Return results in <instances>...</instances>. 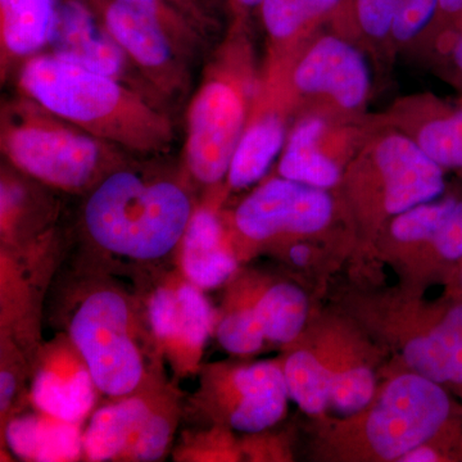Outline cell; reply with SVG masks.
Instances as JSON below:
<instances>
[{
	"label": "cell",
	"mask_w": 462,
	"mask_h": 462,
	"mask_svg": "<svg viewBox=\"0 0 462 462\" xmlns=\"http://www.w3.org/2000/svg\"><path fill=\"white\" fill-rule=\"evenodd\" d=\"M18 90L51 114L130 153H165L175 139L171 117L157 100L48 51L21 65Z\"/></svg>",
	"instance_id": "cell-1"
},
{
	"label": "cell",
	"mask_w": 462,
	"mask_h": 462,
	"mask_svg": "<svg viewBox=\"0 0 462 462\" xmlns=\"http://www.w3.org/2000/svg\"><path fill=\"white\" fill-rule=\"evenodd\" d=\"M193 214V202L180 182L123 166L91 191L84 223L105 251L154 261L182 242Z\"/></svg>",
	"instance_id": "cell-2"
},
{
	"label": "cell",
	"mask_w": 462,
	"mask_h": 462,
	"mask_svg": "<svg viewBox=\"0 0 462 462\" xmlns=\"http://www.w3.org/2000/svg\"><path fill=\"white\" fill-rule=\"evenodd\" d=\"M243 33V23H233L229 35L207 63L188 107L184 163L199 184L216 185L226 178L260 93Z\"/></svg>",
	"instance_id": "cell-3"
},
{
	"label": "cell",
	"mask_w": 462,
	"mask_h": 462,
	"mask_svg": "<svg viewBox=\"0 0 462 462\" xmlns=\"http://www.w3.org/2000/svg\"><path fill=\"white\" fill-rule=\"evenodd\" d=\"M0 135L12 165L58 189H87L125 166L123 149L23 96L3 107Z\"/></svg>",
	"instance_id": "cell-4"
},
{
	"label": "cell",
	"mask_w": 462,
	"mask_h": 462,
	"mask_svg": "<svg viewBox=\"0 0 462 462\" xmlns=\"http://www.w3.org/2000/svg\"><path fill=\"white\" fill-rule=\"evenodd\" d=\"M165 102L189 87L206 33L171 0H83Z\"/></svg>",
	"instance_id": "cell-5"
},
{
	"label": "cell",
	"mask_w": 462,
	"mask_h": 462,
	"mask_svg": "<svg viewBox=\"0 0 462 462\" xmlns=\"http://www.w3.org/2000/svg\"><path fill=\"white\" fill-rule=\"evenodd\" d=\"M69 336L102 393L123 397L138 388L144 370L120 294L99 291L88 297L72 318Z\"/></svg>",
	"instance_id": "cell-6"
},
{
	"label": "cell",
	"mask_w": 462,
	"mask_h": 462,
	"mask_svg": "<svg viewBox=\"0 0 462 462\" xmlns=\"http://www.w3.org/2000/svg\"><path fill=\"white\" fill-rule=\"evenodd\" d=\"M370 88L372 76L364 54L340 36L324 35L291 58L279 78L260 91L275 100L296 93L355 112L366 103Z\"/></svg>",
	"instance_id": "cell-7"
},
{
	"label": "cell",
	"mask_w": 462,
	"mask_h": 462,
	"mask_svg": "<svg viewBox=\"0 0 462 462\" xmlns=\"http://www.w3.org/2000/svg\"><path fill=\"white\" fill-rule=\"evenodd\" d=\"M449 410L448 396L438 383L419 374L398 376L370 413L367 439L380 457L402 458L436 436Z\"/></svg>",
	"instance_id": "cell-8"
},
{
	"label": "cell",
	"mask_w": 462,
	"mask_h": 462,
	"mask_svg": "<svg viewBox=\"0 0 462 462\" xmlns=\"http://www.w3.org/2000/svg\"><path fill=\"white\" fill-rule=\"evenodd\" d=\"M333 209L327 190L281 176L249 194L234 221L245 238L263 242L282 234L318 233L330 223Z\"/></svg>",
	"instance_id": "cell-9"
},
{
	"label": "cell",
	"mask_w": 462,
	"mask_h": 462,
	"mask_svg": "<svg viewBox=\"0 0 462 462\" xmlns=\"http://www.w3.org/2000/svg\"><path fill=\"white\" fill-rule=\"evenodd\" d=\"M45 51L90 71L111 76L163 103L83 0H60L56 32Z\"/></svg>",
	"instance_id": "cell-10"
},
{
	"label": "cell",
	"mask_w": 462,
	"mask_h": 462,
	"mask_svg": "<svg viewBox=\"0 0 462 462\" xmlns=\"http://www.w3.org/2000/svg\"><path fill=\"white\" fill-rule=\"evenodd\" d=\"M365 149L382 182L383 207L387 214H402L436 200L445 191L442 167L428 157L409 134H384Z\"/></svg>",
	"instance_id": "cell-11"
},
{
	"label": "cell",
	"mask_w": 462,
	"mask_h": 462,
	"mask_svg": "<svg viewBox=\"0 0 462 462\" xmlns=\"http://www.w3.org/2000/svg\"><path fill=\"white\" fill-rule=\"evenodd\" d=\"M288 132L284 108L258 94L247 126L240 136L227 171V184L245 189L266 175L273 161L281 157Z\"/></svg>",
	"instance_id": "cell-12"
},
{
	"label": "cell",
	"mask_w": 462,
	"mask_h": 462,
	"mask_svg": "<svg viewBox=\"0 0 462 462\" xmlns=\"http://www.w3.org/2000/svg\"><path fill=\"white\" fill-rule=\"evenodd\" d=\"M60 0H0L2 75L42 53L56 32Z\"/></svg>",
	"instance_id": "cell-13"
},
{
	"label": "cell",
	"mask_w": 462,
	"mask_h": 462,
	"mask_svg": "<svg viewBox=\"0 0 462 462\" xmlns=\"http://www.w3.org/2000/svg\"><path fill=\"white\" fill-rule=\"evenodd\" d=\"M343 0H263L258 12L270 42V62L263 84L281 75L297 44L315 23L333 14Z\"/></svg>",
	"instance_id": "cell-14"
},
{
	"label": "cell",
	"mask_w": 462,
	"mask_h": 462,
	"mask_svg": "<svg viewBox=\"0 0 462 462\" xmlns=\"http://www.w3.org/2000/svg\"><path fill=\"white\" fill-rule=\"evenodd\" d=\"M240 400L230 415L234 430L258 433L276 424L287 409L289 397L284 372L270 363L243 367L234 374Z\"/></svg>",
	"instance_id": "cell-15"
},
{
	"label": "cell",
	"mask_w": 462,
	"mask_h": 462,
	"mask_svg": "<svg viewBox=\"0 0 462 462\" xmlns=\"http://www.w3.org/2000/svg\"><path fill=\"white\" fill-rule=\"evenodd\" d=\"M328 129L329 125L324 116L309 115L300 118L288 133L279 160V175L319 189L336 187L340 180L338 163L321 147Z\"/></svg>",
	"instance_id": "cell-16"
},
{
	"label": "cell",
	"mask_w": 462,
	"mask_h": 462,
	"mask_svg": "<svg viewBox=\"0 0 462 462\" xmlns=\"http://www.w3.org/2000/svg\"><path fill=\"white\" fill-rule=\"evenodd\" d=\"M182 267L199 288L223 284L236 272V258L223 247V226L214 211H194L182 238Z\"/></svg>",
	"instance_id": "cell-17"
},
{
	"label": "cell",
	"mask_w": 462,
	"mask_h": 462,
	"mask_svg": "<svg viewBox=\"0 0 462 462\" xmlns=\"http://www.w3.org/2000/svg\"><path fill=\"white\" fill-rule=\"evenodd\" d=\"M403 356L419 375L438 384L462 385V305L454 307L428 336L409 342Z\"/></svg>",
	"instance_id": "cell-18"
},
{
	"label": "cell",
	"mask_w": 462,
	"mask_h": 462,
	"mask_svg": "<svg viewBox=\"0 0 462 462\" xmlns=\"http://www.w3.org/2000/svg\"><path fill=\"white\" fill-rule=\"evenodd\" d=\"M5 439L14 455L30 461H72L84 449L83 437L75 422L48 415L14 419L8 424Z\"/></svg>",
	"instance_id": "cell-19"
},
{
	"label": "cell",
	"mask_w": 462,
	"mask_h": 462,
	"mask_svg": "<svg viewBox=\"0 0 462 462\" xmlns=\"http://www.w3.org/2000/svg\"><path fill=\"white\" fill-rule=\"evenodd\" d=\"M94 388L87 366L51 365L33 380L32 401L44 415L76 424L93 406Z\"/></svg>",
	"instance_id": "cell-20"
},
{
	"label": "cell",
	"mask_w": 462,
	"mask_h": 462,
	"mask_svg": "<svg viewBox=\"0 0 462 462\" xmlns=\"http://www.w3.org/2000/svg\"><path fill=\"white\" fill-rule=\"evenodd\" d=\"M151 409L141 398H126L94 413L83 436L85 454L90 461L114 460L125 455Z\"/></svg>",
	"instance_id": "cell-21"
},
{
	"label": "cell",
	"mask_w": 462,
	"mask_h": 462,
	"mask_svg": "<svg viewBox=\"0 0 462 462\" xmlns=\"http://www.w3.org/2000/svg\"><path fill=\"white\" fill-rule=\"evenodd\" d=\"M430 106L411 136L437 165L462 172V106Z\"/></svg>",
	"instance_id": "cell-22"
},
{
	"label": "cell",
	"mask_w": 462,
	"mask_h": 462,
	"mask_svg": "<svg viewBox=\"0 0 462 462\" xmlns=\"http://www.w3.org/2000/svg\"><path fill=\"white\" fill-rule=\"evenodd\" d=\"M307 297L302 289L291 284L273 285L258 300L256 314L266 339L289 343L296 339L307 319Z\"/></svg>",
	"instance_id": "cell-23"
},
{
	"label": "cell",
	"mask_w": 462,
	"mask_h": 462,
	"mask_svg": "<svg viewBox=\"0 0 462 462\" xmlns=\"http://www.w3.org/2000/svg\"><path fill=\"white\" fill-rule=\"evenodd\" d=\"M284 378L289 397L293 398L303 411L319 415L329 407L334 374L314 355L294 352L285 363Z\"/></svg>",
	"instance_id": "cell-24"
},
{
	"label": "cell",
	"mask_w": 462,
	"mask_h": 462,
	"mask_svg": "<svg viewBox=\"0 0 462 462\" xmlns=\"http://www.w3.org/2000/svg\"><path fill=\"white\" fill-rule=\"evenodd\" d=\"M175 325L170 345L199 351L205 345L212 328L211 307L197 285L184 284L176 289Z\"/></svg>",
	"instance_id": "cell-25"
},
{
	"label": "cell",
	"mask_w": 462,
	"mask_h": 462,
	"mask_svg": "<svg viewBox=\"0 0 462 462\" xmlns=\"http://www.w3.org/2000/svg\"><path fill=\"white\" fill-rule=\"evenodd\" d=\"M455 199L422 203L394 217L391 225L392 236L403 243L427 242L433 240L447 216L454 208Z\"/></svg>",
	"instance_id": "cell-26"
},
{
	"label": "cell",
	"mask_w": 462,
	"mask_h": 462,
	"mask_svg": "<svg viewBox=\"0 0 462 462\" xmlns=\"http://www.w3.org/2000/svg\"><path fill=\"white\" fill-rule=\"evenodd\" d=\"M375 379L366 367L336 374L331 385L329 407L342 416L360 412L374 396Z\"/></svg>",
	"instance_id": "cell-27"
},
{
	"label": "cell",
	"mask_w": 462,
	"mask_h": 462,
	"mask_svg": "<svg viewBox=\"0 0 462 462\" xmlns=\"http://www.w3.org/2000/svg\"><path fill=\"white\" fill-rule=\"evenodd\" d=\"M217 338L230 354L251 355L263 346L266 337L254 310H245L234 312L221 321Z\"/></svg>",
	"instance_id": "cell-28"
},
{
	"label": "cell",
	"mask_w": 462,
	"mask_h": 462,
	"mask_svg": "<svg viewBox=\"0 0 462 462\" xmlns=\"http://www.w3.org/2000/svg\"><path fill=\"white\" fill-rule=\"evenodd\" d=\"M171 436V425L165 416L151 413L139 428L124 457L132 461H156L165 454Z\"/></svg>",
	"instance_id": "cell-29"
},
{
	"label": "cell",
	"mask_w": 462,
	"mask_h": 462,
	"mask_svg": "<svg viewBox=\"0 0 462 462\" xmlns=\"http://www.w3.org/2000/svg\"><path fill=\"white\" fill-rule=\"evenodd\" d=\"M438 5V0H402L392 25L391 38L400 44L413 41L436 20Z\"/></svg>",
	"instance_id": "cell-30"
},
{
	"label": "cell",
	"mask_w": 462,
	"mask_h": 462,
	"mask_svg": "<svg viewBox=\"0 0 462 462\" xmlns=\"http://www.w3.org/2000/svg\"><path fill=\"white\" fill-rule=\"evenodd\" d=\"M401 2L402 0H355V17L361 32L374 41L391 36Z\"/></svg>",
	"instance_id": "cell-31"
},
{
	"label": "cell",
	"mask_w": 462,
	"mask_h": 462,
	"mask_svg": "<svg viewBox=\"0 0 462 462\" xmlns=\"http://www.w3.org/2000/svg\"><path fill=\"white\" fill-rule=\"evenodd\" d=\"M176 289H158L149 302V322L152 329L161 340L171 342L175 325Z\"/></svg>",
	"instance_id": "cell-32"
},
{
	"label": "cell",
	"mask_w": 462,
	"mask_h": 462,
	"mask_svg": "<svg viewBox=\"0 0 462 462\" xmlns=\"http://www.w3.org/2000/svg\"><path fill=\"white\" fill-rule=\"evenodd\" d=\"M431 242L438 254L447 260L462 258V202H456Z\"/></svg>",
	"instance_id": "cell-33"
},
{
	"label": "cell",
	"mask_w": 462,
	"mask_h": 462,
	"mask_svg": "<svg viewBox=\"0 0 462 462\" xmlns=\"http://www.w3.org/2000/svg\"><path fill=\"white\" fill-rule=\"evenodd\" d=\"M188 17L208 33L216 26V9L220 0H171Z\"/></svg>",
	"instance_id": "cell-34"
},
{
	"label": "cell",
	"mask_w": 462,
	"mask_h": 462,
	"mask_svg": "<svg viewBox=\"0 0 462 462\" xmlns=\"http://www.w3.org/2000/svg\"><path fill=\"white\" fill-rule=\"evenodd\" d=\"M446 51L452 80L462 90V25L447 33Z\"/></svg>",
	"instance_id": "cell-35"
},
{
	"label": "cell",
	"mask_w": 462,
	"mask_h": 462,
	"mask_svg": "<svg viewBox=\"0 0 462 462\" xmlns=\"http://www.w3.org/2000/svg\"><path fill=\"white\" fill-rule=\"evenodd\" d=\"M437 18L440 17L449 26L447 33L462 25V0H438Z\"/></svg>",
	"instance_id": "cell-36"
},
{
	"label": "cell",
	"mask_w": 462,
	"mask_h": 462,
	"mask_svg": "<svg viewBox=\"0 0 462 462\" xmlns=\"http://www.w3.org/2000/svg\"><path fill=\"white\" fill-rule=\"evenodd\" d=\"M231 14L234 16V23H245V17L252 11H258L263 0H226Z\"/></svg>",
	"instance_id": "cell-37"
},
{
	"label": "cell",
	"mask_w": 462,
	"mask_h": 462,
	"mask_svg": "<svg viewBox=\"0 0 462 462\" xmlns=\"http://www.w3.org/2000/svg\"><path fill=\"white\" fill-rule=\"evenodd\" d=\"M14 392H16V378H14V374L2 372V376H0V406H2V411H5L11 403Z\"/></svg>",
	"instance_id": "cell-38"
},
{
	"label": "cell",
	"mask_w": 462,
	"mask_h": 462,
	"mask_svg": "<svg viewBox=\"0 0 462 462\" xmlns=\"http://www.w3.org/2000/svg\"><path fill=\"white\" fill-rule=\"evenodd\" d=\"M401 460L409 462L437 461V455L433 449L428 448V447H424V445H422L407 452Z\"/></svg>",
	"instance_id": "cell-39"
},
{
	"label": "cell",
	"mask_w": 462,
	"mask_h": 462,
	"mask_svg": "<svg viewBox=\"0 0 462 462\" xmlns=\"http://www.w3.org/2000/svg\"><path fill=\"white\" fill-rule=\"evenodd\" d=\"M291 263L298 264V266H303L307 263L310 258V249L305 245H293L289 252Z\"/></svg>",
	"instance_id": "cell-40"
}]
</instances>
